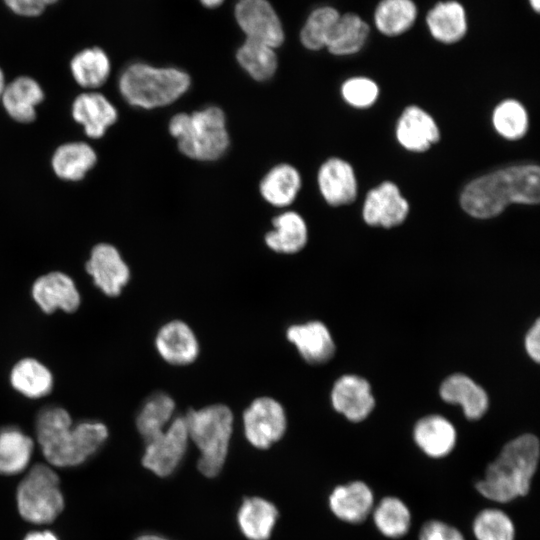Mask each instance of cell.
<instances>
[{"label": "cell", "instance_id": "1", "mask_svg": "<svg viewBox=\"0 0 540 540\" xmlns=\"http://www.w3.org/2000/svg\"><path fill=\"white\" fill-rule=\"evenodd\" d=\"M35 432L41 452L52 467H75L86 462L106 442L105 424L86 420L73 425L67 410L60 406L41 409L35 420Z\"/></svg>", "mask_w": 540, "mask_h": 540}, {"label": "cell", "instance_id": "2", "mask_svg": "<svg viewBox=\"0 0 540 540\" xmlns=\"http://www.w3.org/2000/svg\"><path fill=\"white\" fill-rule=\"evenodd\" d=\"M540 169L537 165L506 167L470 182L462 191L463 210L475 218L499 215L511 203L538 204Z\"/></svg>", "mask_w": 540, "mask_h": 540}, {"label": "cell", "instance_id": "3", "mask_svg": "<svg viewBox=\"0 0 540 540\" xmlns=\"http://www.w3.org/2000/svg\"><path fill=\"white\" fill-rule=\"evenodd\" d=\"M538 460L537 437L523 434L503 447L487 467L484 478L476 483V489L482 496L500 503L525 496L529 492Z\"/></svg>", "mask_w": 540, "mask_h": 540}, {"label": "cell", "instance_id": "4", "mask_svg": "<svg viewBox=\"0 0 540 540\" xmlns=\"http://www.w3.org/2000/svg\"><path fill=\"white\" fill-rule=\"evenodd\" d=\"M190 86L191 77L186 71L142 61L130 63L118 77L121 97L130 106L146 110L173 104Z\"/></svg>", "mask_w": 540, "mask_h": 540}, {"label": "cell", "instance_id": "5", "mask_svg": "<svg viewBox=\"0 0 540 540\" xmlns=\"http://www.w3.org/2000/svg\"><path fill=\"white\" fill-rule=\"evenodd\" d=\"M179 151L200 162L220 159L228 150L230 136L226 115L218 106L174 114L168 124Z\"/></svg>", "mask_w": 540, "mask_h": 540}, {"label": "cell", "instance_id": "6", "mask_svg": "<svg viewBox=\"0 0 540 540\" xmlns=\"http://www.w3.org/2000/svg\"><path fill=\"white\" fill-rule=\"evenodd\" d=\"M184 416L189 440L200 451L198 469L206 477L221 471L233 431V413L221 403L190 409Z\"/></svg>", "mask_w": 540, "mask_h": 540}, {"label": "cell", "instance_id": "7", "mask_svg": "<svg viewBox=\"0 0 540 540\" xmlns=\"http://www.w3.org/2000/svg\"><path fill=\"white\" fill-rule=\"evenodd\" d=\"M16 506L26 522L47 525L54 522L65 507L58 474L52 466L33 465L16 489Z\"/></svg>", "mask_w": 540, "mask_h": 540}, {"label": "cell", "instance_id": "8", "mask_svg": "<svg viewBox=\"0 0 540 540\" xmlns=\"http://www.w3.org/2000/svg\"><path fill=\"white\" fill-rule=\"evenodd\" d=\"M233 15L246 39L262 42L275 49L285 42L283 22L269 0H237Z\"/></svg>", "mask_w": 540, "mask_h": 540}, {"label": "cell", "instance_id": "9", "mask_svg": "<svg viewBox=\"0 0 540 540\" xmlns=\"http://www.w3.org/2000/svg\"><path fill=\"white\" fill-rule=\"evenodd\" d=\"M242 422L247 441L258 449L272 446L287 429L284 407L269 396L255 398L243 411Z\"/></svg>", "mask_w": 540, "mask_h": 540}, {"label": "cell", "instance_id": "10", "mask_svg": "<svg viewBox=\"0 0 540 540\" xmlns=\"http://www.w3.org/2000/svg\"><path fill=\"white\" fill-rule=\"evenodd\" d=\"M189 441L184 416H175L164 431L145 442L143 466L159 477L171 475L186 454Z\"/></svg>", "mask_w": 540, "mask_h": 540}, {"label": "cell", "instance_id": "11", "mask_svg": "<svg viewBox=\"0 0 540 540\" xmlns=\"http://www.w3.org/2000/svg\"><path fill=\"white\" fill-rule=\"evenodd\" d=\"M85 268L95 286L110 297L120 295L131 276L120 252L109 243H98L92 248Z\"/></svg>", "mask_w": 540, "mask_h": 540}, {"label": "cell", "instance_id": "12", "mask_svg": "<svg viewBox=\"0 0 540 540\" xmlns=\"http://www.w3.org/2000/svg\"><path fill=\"white\" fill-rule=\"evenodd\" d=\"M71 116L88 138L100 139L117 122L118 111L104 94L84 91L73 100Z\"/></svg>", "mask_w": 540, "mask_h": 540}, {"label": "cell", "instance_id": "13", "mask_svg": "<svg viewBox=\"0 0 540 540\" xmlns=\"http://www.w3.org/2000/svg\"><path fill=\"white\" fill-rule=\"evenodd\" d=\"M155 347L160 357L170 365L184 366L193 363L200 351L196 334L182 320H171L157 331Z\"/></svg>", "mask_w": 540, "mask_h": 540}, {"label": "cell", "instance_id": "14", "mask_svg": "<svg viewBox=\"0 0 540 540\" xmlns=\"http://www.w3.org/2000/svg\"><path fill=\"white\" fill-rule=\"evenodd\" d=\"M409 211V205L398 187L383 182L369 191L363 206V218L372 226L391 228L401 224Z\"/></svg>", "mask_w": 540, "mask_h": 540}, {"label": "cell", "instance_id": "15", "mask_svg": "<svg viewBox=\"0 0 540 540\" xmlns=\"http://www.w3.org/2000/svg\"><path fill=\"white\" fill-rule=\"evenodd\" d=\"M331 404L340 414L352 422H359L372 412L375 400L369 383L352 374L341 376L331 390Z\"/></svg>", "mask_w": 540, "mask_h": 540}, {"label": "cell", "instance_id": "16", "mask_svg": "<svg viewBox=\"0 0 540 540\" xmlns=\"http://www.w3.org/2000/svg\"><path fill=\"white\" fill-rule=\"evenodd\" d=\"M32 296L47 314L61 309L75 312L80 305V294L73 279L65 273L54 271L38 277L32 286Z\"/></svg>", "mask_w": 540, "mask_h": 540}, {"label": "cell", "instance_id": "17", "mask_svg": "<svg viewBox=\"0 0 540 540\" xmlns=\"http://www.w3.org/2000/svg\"><path fill=\"white\" fill-rule=\"evenodd\" d=\"M286 338L309 364H324L335 352L332 335L320 321L292 324L286 330Z\"/></svg>", "mask_w": 540, "mask_h": 540}, {"label": "cell", "instance_id": "18", "mask_svg": "<svg viewBox=\"0 0 540 540\" xmlns=\"http://www.w3.org/2000/svg\"><path fill=\"white\" fill-rule=\"evenodd\" d=\"M44 97V90L36 79L18 76L6 83L0 102L12 120L28 124L36 119L37 107L43 102Z\"/></svg>", "mask_w": 540, "mask_h": 540}, {"label": "cell", "instance_id": "19", "mask_svg": "<svg viewBox=\"0 0 540 540\" xmlns=\"http://www.w3.org/2000/svg\"><path fill=\"white\" fill-rule=\"evenodd\" d=\"M319 191L332 206L352 203L357 195V181L351 165L340 159L330 158L319 168L317 174Z\"/></svg>", "mask_w": 540, "mask_h": 540}, {"label": "cell", "instance_id": "20", "mask_svg": "<svg viewBox=\"0 0 540 540\" xmlns=\"http://www.w3.org/2000/svg\"><path fill=\"white\" fill-rule=\"evenodd\" d=\"M374 496L370 487L362 481L339 485L329 496V506L340 520L359 524L370 514Z\"/></svg>", "mask_w": 540, "mask_h": 540}, {"label": "cell", "instance_id": "21", "mask_svg": "<svg viewBox=\"0 0 540 540\" xmlns=\"http://www.w3.org/2000/svg\"><path fill=\"white\" fill-rule=\"evenodd\" d=\"M396 135L407 150L423 152L438 142L440 133L433 118L417 106L407 107L398 120Z\"/></svg>", "mask_w": 540, "mask_h": 540}, {"label": "cell", "instance_id": "22", "mask_svg": "<svg viewBox=\"0 0 540 540\" xmlns=\"http://www.w3.org/2000/svg\"><path fill=\"white\" fill-rule=\"evenodd\" d=\"M97 163V153L84 141H70L58 146L51 157L54 174L61 180L77 182L86 177Z\"/></svg>", "mask_w": 540, "mask_h": 540}, {"label": "cell", "instance_id": "23", "mask_svg": "<svg viewBox=\"0 0 540 540\" xmlns=\"http://www.w3.org/2000/svg\"><path fill=\"white\" fill-rule=\"evenodd\" d=\"M272 230L264 236L266 246L280 254L300 252L308 241V227L296 211L284 210L272 219Z\"/></svg>", "mask_w": 540, "mask_h": 540}, {"label": "cell", "instance_id": "24", "mask_svg": "<svg viewBox=\"0 0 540 540\" xmlns=\"http://www.w3.org/2000/svg\"><path fill=\"white\" fill-rule=\"evenodd\" d=\"M301 187L300 172L291 164L280 163L269 169L262 177L259 192L271 206L285 209L295 201Z\"/></svg>", "mask_w": 540, "mask_h": 540}, {"label": "cell", "instance_id": "25", "mask_svg": "<svg viewBox=\"0 0 540 540\" xmlns=\"http://www.w3.org/2000/svg\"><path fill=\"white\" fill-rule=\"evenodd\" d=\"M439 392L444 401L461 405L468 419L477 420L487 411L488 396L485 390L464 374H453L446 378Z\"/></svg>", "mask_w": 540, "mask_h": 540}, {"label": "cell", "instance_id": "26", "mask_svg": "<svg viewBox=\"0 0 540 540\" xmlns=\"http://www.w3.org/2000/svg\"><path fill=\"white\" fill-rule=\"evenodd\" d=\"M414 441L429 457L448 455L456 443V431L451 422L439 415L420 419L413 430Z\"/></svg>", "mask_w": 540, "mask_h": 540}, {"label": "cell", "instance_id": "27", "mask_svg": "<svg viewBox=\"0 0 540 540\" xmlns=\"http://www.w3.org/2000/svg\"><path fill=\"white\" fill-rule=\"evenodd\" d=\"M33 451V439L21 428H0V475L14 476L24 472L29 466Z\"/></svg>", "mask_w": 540, "mask_h": 540}, {"label": "cell", "instance_id": "28", "mask_svg": "<svg viewBox=\"0 0 540 540\" xmlns=\"http://www.w3.org/2000/svg\"><path fill=\"white\" fill-rule=\"evenodd\" d=\"M70 72L81 88L96 91L108 80L111 74V61L102 48H85L71 58Z\"/></svg>", "mask_w": 540, "mask_h": 540}, {"label": "cell", "instance_id": "29", "mask_svg": "<svg viewBox=\"0 0 540 540\" xmlns=\"http://www.w3.org/2000/svg\"><path fill=\"white\" fill-rule=\"evenodd\" d=\"M428 29L437 41L453 44L467 32V19L463 6L456 1L437 3L427 14Z\"/></svg>", "mask_w": 540, "mask_h": 540}, {"label": "cell", "instance_id": "30", "mask_svg": "<svg viewBox=\"0 0 540 540\" xmlns=\"http://www.w3.org/2000/svg\"><path fill=\"white\" fill-rule=\"evenodd\" d=\"M277 518V508L260 497L245 498L237 513L239 528L249 540H268Z\"/></svg>", "mask_w": 540, "mask_h": 540}, {"label": "cell", "instance_id": "31", "mask_svg": "<svg viewBox=\"0 0 540 540\" xmlns=\"http://www.w3.org/2000/svg\"><path fill=\"white\" fill-rule=\"evenodd\" d=\"M175 409L174 399L163 391L154 392L145 399L135 420L144 442L156 437L168 427L175 417Z\"/></svg>", "mask_w": 540, "mask_h": 540}, {"label": "cell", "instance_id": "32", "mask_svg": "<svg viewBox=\"0 0 540 540\" xmlns=\"http://www.w3.org/2000/svg\"><path fill=\"white\" fill-rule=\"evenodd\" d=\"M368 24L354 13L340 14L325 48L333 55L347 56L362 49L369 36Z\"/></svg>", "mask_w": 540, "mask_h": 540}, {"label": "cell", "instance_id": "33", "mask_svg": "<svg viewBox=\"0 0 540 540\" xmlns=\"http://www.w3.org/2000/svg\"><path fill=\"white\" fill-rule=\"evenodd\" d=\"M12 387L25 397L37 399L48 395L53 388L50 370L34 358L18 361L10 372Z\"/></svg>", "mask_w": 540, "mask_h": 540}, {"label": "cell", "instance_id": "34", "mask_svg": "<svg viewBox=\"0 0 540 540\" xmlns=\"http://www.w3.org/2000/svg\"><path fill=\"white\" fill-rule=\"evenodd\" d=\"M277 49L251 39H244L236 50L239 66L255 81L271 79L278 69Z\"/></svg>", "mask_w": 540, "mask_h": 540}, {"label": "cell", "instance_id": "35", "mask_svg": "<svg viewBox=\"0 0 540 540\" xmlns=\"http://www.w3.org/2000/svg\"><path fill=\"white\" fill-rule=\"evenodd\" d=\"M416 17L412 0H381L374 12V23L382 34L398 36L412 27Z\"/></svg>", "mask_w": 540, "mask_h": 540}, {"label": "cell", "instance_id": "36", "mask_svg": "<svg viewBox=\"0 0 540 540\" xmlns=\"http://www.w3.org/2000/svg\"><path fill=\"white\" fill-rule=\"evenodd\" d=\"M375 526L388 538H401L409 531L411 514L406 504L397 497L383 498L373 513Z\"/></svg>", "mask_w": 540, "mask_h": 540}, {"label": "cell", "instance_id": "37", "mask_svg": "<svg viewBox=\"0 0 540 540\" xmlns=\"http://www.w3.org/2000/svg\"><path fill=\"white\" fill-rule=\"evenodd\" d=\"M340 12L332 6H319L307 16L299 33V39L307 50L318 51L325 48L329 35Z\"/></svg>", "mask_w": 540, "mask_h": 540}, {"label": "cell", "instance_id": "38", "mask_svg": "<svg viewBox=\"0 0 540 540\" xmlns=\"http://www.w3.org/2000/svg\"><path fill=\"white\" fill-rule=\"evenodd\" d=\"M473 533L477 540H514L515 528L510 517L494 508L479 512L473 522Z\"/></svg>", "mask_w": 540, "mask_h": 540}, {"label": "cell", "instance_id": "39", "mask_svg": "<svg viewBox=\"0 0 540 540\" xmlns=\"http://www.w3.org/2000/svg\"><path fill=\"white\" fill-rule=\"evenodd\" d=\"M493 125L504 138L517 140L523 137L527 131L526 110L516 100H505L493 112Z\"/></svg>", "mask_w": 540, "mask_h": 540}, {"label": "cell", "instance_id": "40", "mask_svg": "<svg viewBox=\"0 0 540 540\" xmlns=\"http://www.w3.org/2000/svg\"><path fill=\"white\" fill-rule=\"evenodd\" d=\"M341 92L348 104L358 108H365L376 101L379 89L376 83L368 78L354 77L343 83Z\"/></svg>", "mask_w": 540, "mask_h": 540}, {"label": "cell", "instance_id": "41", "mask_svg": "<svg viewBox=\"0 0 540 540\" xmlns=\"http://www.w3.org/2000/svg\"><path fill=\"white\" fill-rule=\"evenodd\" d=\"M419 540H465L455 527L438 520L426 522L419 533Z\"/></svg>", "mask_w": 540, "mask_h": 540}, {"label": "cell", "instance_id": "42", "mask_svg": "<svg viewBox=\"0 0 540 540\" xmlns=\"http://www.w3.org/2000/svg\"><path fill=\"white\" fill-rule=\"evenodd\" d=\"M58 0H3L4 4L16 15L38 17Z\"/></svg>", "mask_w": 540, "mask_h": 540}, {"label": "cell", "instance_id": "43", "mask_svg": "<svg viewBox=\"0 0 540 540\" xmlns=\"http://www.w3.org/2000/svg\"><path fill=\"white\" fill-rule=\"evenodd\" d=\"M525 349L529 357L535 362L540 360V323L539 320L531 326L525 336Z\"/></svg>", "mask_w": 540, "mask_h": 540}, {"label": "cell", "instance_id": "44", "mask_svg": "<svg viewBox=\"0 0 540 540\" xmlns=\"http://www.w3.org/2000/svg\"><path fill=\"white\" fill-rule=\"evenodd\" d=\"M22 540H59V538L53 531L41 529L28 532Z\"/></svg>", "mask_w": 540, "mask_h": 540}, {"label": "cell", "instance_id": "45", "mask_svg": "<svg viewBox=\"0 0 540 540\" xmlns=\"http://www.w3.org/2000/svg\"><path fill=\"white\" fill-rule=\"evenodd\" d=\"M200 4L207 9H216L222 6L225 0H199Z\"/></svg>", "mask_w": 540, "mask_h": 540}, {"label": "cell", "instance_id": "46", "mask_svg": "<svg viewBox=\"0 0 540 540\" xmlns=\"http://www.w3.org/2000/svg\"><path fill=\"white\" fill-rule=\"evenodd\" d=\"M135 540H169L162 536L155 535V534H144L139 537H137Z\"/></svg>", "mask_w": 540, "mask_h": 540}, {"label": "cell", "instance_id": "47", "mask_svg": "<svg viewBox=\"0 0 540 540\" xmlns=\"http://www.w3.org/2000/svg\"><path fill=\"white\" fill-rule=\"evenodd\" d=\"M5 85H6V81H5L4 72L0 68V98H1L2 92H3L4 88H5Z\"/></svg>", "mask_w": 540, "mask_h": 540}, {"label": "cell", "instance_id": "48", "mask_svg": "<svg viewBox=\"0 0 540 540\" xmlns=\"http://www.w3.org/2000/svg\"><path fill=\"white\" fill-rule=\"evenodd\" d=\"M529 3H530L532 9L535 12H539V10H540V0H529Z\"/></svg>", "mask_w": 540, "mask_h": 540}]
</instances>
